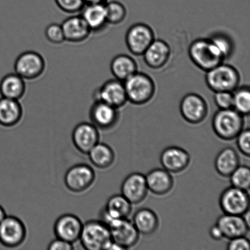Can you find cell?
I'll return each mask as SVG.
<instances>
[{
	"label": "cell",
	"mask_w": 250,
	"mask_h": 250,
	"mask_svg": "<svg viewBox=\"0 0 250 250\" xmlns=\"http://www.w3.org/2000/svg\"><path fill=\"white\" fill-rule=\"evenodd\" d=\"M79 241L83 249L87 250H111L113 243L108 227L101 220L83 224Z\"/></svg>",
	"instance_id": "6da1fadb"
},
{
	"label": "cell",
	"mask_w": 250,
	"mask_h": 250,
	"mask_svg": "<svg viewBox=\"0 0 250 250\" xmlns=\"http://www.w3.org/2000/svg\"><path fill=\"white\" fill-rule=\"evenodd\" d=\"M206 83L212 91L233 92L239 87L241 75L233 66L222 62L206 72Z\"/></svg>",
	"instance_id": "7a4b0ae2"
},
{
	"label": "cell",
	"mask_w": 250,
	"mask_h": 250,
	"mask_svg": "<svg viewBox=\"0 0 250 250\" xmlns=\"http://www.w3.org/2000/svg\"><path fill=\"white\" fill-rule=\"evenodd\" d=\"M212 126L219 138L232 141L244 129V116L234 108L219 109L213 116Z\"/></svg>",
	"instance_id": "3957f363"
},
{
	"label": "cell",
	"mask_w": 250,
	"mask_h": 250,
	"mask_svg": "<svg viewBox=\"0 0 250 250\" xmlns=\"http://www.w3.org/2000/svg\"><path fill=\"white\" fill-rule=\"evenodd\" d=\"M188 55L192 62L206 72L225 61L209 39H198L193 41L188 48Z\"/></svg>",
	"instance_id": "277c9868"
},
{
	"label": "cell",
	"mask_w": 250,
	"mask_h": 250,
	"mask_svg": "<svg viewBox=\"0 0 250 250\" xmlns=\"http://www.w3.org/2000/svg\"><path fill=\"white\" fill-rule=\"evenodd\" d=\"M127 102L143 105L153 99L156 85L151 77L138 71L124 82Z\"/></svg>",
	"instance_id": "5b68a950"
},
{
	"label": "cell",
	"mask_w": 250,
	"mask_h": 250,
	"mask_svg": "<svg viewBox=\"0 0 250 250\" xmlns=\"http://www.w3.org/2000/svg\"><path fill=\"white\" fill-rule=\"evenodd\" d=\"M46 61L43 56L34 51H26L17 58L15 72L25 81L38 79L45 73Z\"/></svg>",
	"instance_id": "8992f818"
},
{
	"label": "cell",
	"mask_w": 250,
	"mask_h": 250,
	"mask_svg": "<svg viewBox=\"0 0 250 250\" xmlns=\"http://www.w3.org/2000/svg\"><path fill=\"white\" fill-rule=\"evenodd\" d=\"M104 222L109 228L112 242L121 250L131 248L138 242L139 232L127 218L108 220Z\"/></svg>",
	"instance_id": "52a82bcc"
},
{
	"label": "cell",
	"mask_w": 250,
	"mask_h": 250,
	"mask_svg": "<svg viewBox=\"0 0 250 250\" xmlns=\"http://www.w3.org/2000/svg\"><path fill=\"white\" fill-rule=\"evenodd\" d=\"M96 178L94 169L86 164H78L66 171L64 184L73 193L85 192L94 185Z\"/></svg>",
	"instance_id": "ba28073f"
},
{
	"label": "cell",
	"mask_w": 250,
	"mask_h": 250,
	"mask_svg": "<svg viewBox=\"0 0 250 250\" xmlns=\"http://www.w3.org/2000/svg\"><path fill=\"white\" fill-rule=\"evenodd\" d=\"M219 203L224 214L244 215L249 211L250 195L248 191L231 186L223 191Z\"/></svg>",
	"instance_id": "9c48e42d"
},
{
	"label": "cell",
	"mask_w": 250,
	"mask_h": 250,
	"mask_svg": "<svg viewBox=\"0 0 250 250\" xmlns=\"http://www.w3.org/2000/svg\"><path fill=\"white\" fill-rule=\"evenodd\" d=\"M27 230L24 223L13 215H6L0 223V243L6 248L15 249L25 241Z\"/></svg>",
	"instance_id": "30bf717a"
},
{
	"label": "cell",
	"mask_w": 250,
	"mask_h": 250,
	"mask_svg": "<svg viewBox=\"0 0 250 250\" xmlns=\"http://www.w3.org/2000/svg\"><path fill=\"white\" fill-rule=\"evenodd\" d=\"M155 39L154 31L146 23L132 24L127 29L125 42L130 53L136 56H142Z\"/></svg>",
	"instance_id": "8fae6325"
},
{
	"label": "cell",
	"mask_w": 250,
	"mask_h": 250,
	"mask_svg": "<svg viewBox=\"0 0 250 250\" xmlns=\"http://www.w3.org/2000/svg\"><path fill=\"white\" fill-rule=\"evenodd\" d=\"M94 101H100L120 109L127 102L124 82L116 79L106 81L95 90Z\"/></svg>",
	"instance_id": "7c38bea8"
},
{
	"label": "cell",
	"mask_w": 250,
	"mask_h": 250,
	"mask_svg": "<svg viewBox=\"0 0 250 250\" xmlns=\"http://www.w3.org/2000/svg\"><path fill=\"white\" fill-rule=\"evenodd\" d=\"M180 110L181 116L186 122L198 124L207 117L208 107L207 102L201 95L190 93L181 100Z\"/></svg>",
	"instance_id": "4fadbf2b"
},
{
	"label": "cell",
	"mask_w": 250,
	"mask_h": 250,
	"mask_svg": "<svg viewBox=\"0 0 250 250\" xmlns=\"http://www.w3.org/2000/svg\"><path fill=\"white\" fill-rule=\"evenodd\" d=\"M118 110L104 102L95 100L89 110L91 123L103 131L113 128L119 121Z\"/></svg>",
	"instance_id": "5bb4252c"
},
{
	"label": "cell",
	"mask_w": 250,
	"mask_h": 250,
	"mask_svg": "<svg viewBox=\"0 0 250 250\" xmlns=\"http://www.w3.org/2000/svg\"><path fill=\"white\" fill-rule=\"evenodd\" d=\"M83 223L79 217L72 214L61 215L54 225L56 238L75 244L80 240Z\"/></svg>",
	"instance_id": "9a60e30c"
},
{
	"label": "cell",
	"mask_w": 250,
	"mask_h": 250,
	"mask_svg": "<svg viewBox=\"0 0 250 250\" xmlns=\"http://www.w3.org/2000/svg\"><path fill=\"white\" fill-rule=\"evenodd\" d=\"M99 129L89 122L77 125L72 132V141L75 148L83 154H87L100 142Z\"/></svg>",
	"instance_id": "2e32d148"
},
{
	"label": "cell",
	"mask_w": 250,
	"mask_h": 250,
	"mask_svg": "<svg viewBox=\"0 0 250 250\" xmlns=\"http://www.w3.org/2000/svg\"><path fill=\"white\" fill-rule=\"evenodd\" d=\"M146 176L141 173H132L125 178L122 184L121 194L132 205L143 202L148 194Z\"/></svg>",
	"instance_id": "e0dca14e"
},
{
	"label": "cell",
	"mask_w": 250,
	"mask_h": 250,
	"mask_svg": "<svg viewBox=\"0 0 250 250\" xmlns=\"http://www.w3.org/2000/svg\"><path fill=\"white\" fill-rule=\"evenodd\" d=\"M61 26L64 34L65 40L68 42H84L92 34L91 29L80 14L68 17L63 21Z\"/></svg>",
	"instance_id": "ac0fdd59"
},
{
	"label": "cell",
	"mask_w": 250,
	"mask_h": 250,
	"mask_svg": "<svg viewBox=\"0 0 250 250\" xmlns=\"http://www.w3.org/2000/svg\"><path fill=\"white\" fill-rule=\"evenodd\" d=\"M189 154L178 146H169L164 149L160 156L163 168L170 173H180L185 170L190 163Z\"/></svg>",
	"instance_id": "d6986e66"
},
{
	"label": "cell",
	"mask_w": 250,
	"mask_h": 250,
	"mask_svg": "<svg viewBox=\"0 0 250 250\" xmlns=\"http://www.w3.org/2000/svg\"><path fill=\"white\" fill-rule=\"evenodd\" d=\"M225 238L246 236L250 230V224L244 215L224 214L218 218L216 224Z\"/></svg>",
	"instance_id": "ffe728a7"
},
{
	"label": "cell",
	"mask_w": 250,
	"mask_h": 250,
	"mask_svg": "<svg viewBox=\"0 0 250 250\" xmlns=\"http://www.w3.org/2000/svg\"><path fill=\"white\" fill-rule=\"evenodd\" d=\"M171 49L168 44L162 39H154L143 54L144 62L152 69H160L170 59Z\"/></svg>",
	"instance_id": "44dd1931"
},
{
	"label": "cell",
	"mask_w": 250,
	"mask_h": 250,
	"mask_svg": "<svg viewBox=\"0 0 250 250\" xmlns=\"http://www.w3.org/2000/svg\"><path fill=\"white\" fill-rule=\"evenodd\" d=\"M132 204L122 194L112 195L100 213V220L126 219L131 214Z\"/></svg>",
	"instance_id": "7402d4cb"
},
{
	"label": "cell",
	"mask_w": 250,
	"mask_h": 250,
	"mask_svg": "<svg viewBox=\"0 0 250 250\" xmlns=\"http://www.w3.org/2000/svg\"><path fill=\"white\" fill-rule=\"evenodd\" d=\"M148 191L158 195L167 194L172 189L173 178L164 168H154L146 176Z\"/></svg>",
	"instance_id": "603a6c76"
},
{
	"label": "cell",
	"mask_w": 250,
	"mask_h": 250,
	"mask_svg": "<svg viewBox=\"0 0 250 250\" xmlns=\"http://www.w3.org/2000/svg\"><path fill=\"white\" fill-rule=\"evenodd\" d=\"M23 116V106L19 100L4 97L0 99V125L7 127L16 126Z\"/></svg>",
	"instance_id": "cb8c5ba5"
},
{
	"label": "cell",
	"mask_w": 250,
	"mask_h": 250,
	"mask_svg": "<svg viewBox=\"0 0 250 250\" xmlns=\"http://www.w3.org/2000/svg\"><path fill=\"white\" fill-rule=\"evenodd\" d=\"M105 3L85 4L80 15L93 33H99L107 23Z\"/></svg>",
	"instance_id": "d4e9b609"
},
{
	"label": "cell",
	"mask_w": 250,
	"mask_h": 250,
	"mask_svg": "<svg viewBox=\"0 0 250 250\" xmlns=\"http://www.w3.org/2000/svg\"><path fill=\"white\" fill-rule=\"evenodd\" d=\"M26 92V81L16 72L5 75L0 82L1 97L21 100Z\"/></svg>",
	"instance_id": "484cf974"
},
{
	"label": "cell",
	"mask_w": 250,
	"mask_h": 250,
	"mask_svg": "<svg viewBox=\"0 0 250 250\" xmlns=\"http://www.w3.org/2000/svg\"><path fill=\"white\" fill-rule=\"evenodd\" d=\"M110 68L115 79L122 82L138 71L136 61L131 56L125 54L115 56L111 61Z\"/></svg>",
	"instance_id": "4316f807"
},
{
	"label": "cell",
	"mask_w": 250,
	"mask_h": 250,
	"mask_svg": "<svg viewBox=\"0 0 250 250\" xmlns=\"http://www.w3.org/2000/svg\"><path fill=\"white\" fill-rule=\"evenodd\" d=\"M214 164L215 170L220 175L229 177L240 165L239 154L232 147H225L218 153Z\"/></svg>",
	"instance_id": "83f0119b"
},
{
	"label": "cell",
	"mask_w": 250,
	"mask_h": 250,
	"mask_svg": "<svg viewBox=\"0 0 250 250\" xmlns=\"http://www.w3.org/2000/svg\"><path fill=\"white\" fill-rule=\"evenodd\" d=\"M132 222L139 234L144 235L154 233L159 226L158 215L148 208H141L137 210Z\"/></svg>",
	"instance_id": "f1b7e54d"
},
{
	"label": "cell",
	"mask_w": 250,
	"mask_h": 250,
	"mask_svg": "<svg viewBox=\"0 0 250 250\" xmlns=\"http://www.w3.org/2000/svg\"><path fill=\"white\" fill-rule=\"evenodd\" d=\"M92 165L98 168L106 169L114 164L115 153L111 146L99 142L87 154Z\"/></svg>",
	"instance_id": "f546056e"
},
{
	"label": "cell",
	"mask_w": 250,
	"mask_h": 250,
	"mask_svg": "<svg viewBox=\"0 0 250 250\" xmlns=\"http://www.w3.org/2000/svg\"><path fill=\"white\" fill-rule=\"evenodd\" d=\"M104 4L108 24L117 25L125 21L127 11L124 4L119 1H107Z\"/></svg>",
	"instance_id": "4dcf8cb0"
},
{
	"label": "cell",
	"mask_w": 250,
	"mask_h": 250,
	"mask_svg": "<svg viewBox=\"0 0 250 250\" xmlns=\"http://www.w3.org/2000/svg\"><path fill=\"white\" fill-rule=\"evenodd\" d=\"M233 108L240 114L249 116L250 112V90L249 86L237 87L233 92Z\"/></svg>",
	"instance_id": "1f68e13d"
},
{
	"label": "cell",
	"mask_w": 250,
	"mask_h": 250,
	"mask_svg": "<svg viewBox=\"0 0 250 250\" xmlns=\"http://www.w3.org/2000/svg\"><path fill=\"white\" fill-rule=\"evenodd\" d=\"M229 177L232 186L249 192L250 187V169L249 166L239 165Z\"/></svg>",
	"instance_id": "d6a6232c"
},
{
	"label": "cell",
	"mask_w": 250,
	"mask_h": 250,
	"mask_svg": "<svg viewBox=\"0 0 250 250\" xmlns=\"http://www.w3.org/2000/svg\"><path fill=\"white\" fill-rule=\"evenodd\" d=\"M209 39L219 51L224 60L229 58L232 55L234 43L229 36L219 33L214 34Z\"/></svg>",
	"instance_id": "836d02e7"
},
{
	"label": "cell",
	"mask_w": 250,
	"mask_h": 250,
	"mask_svg": "<svg viewBox=\"0 0 250 250\" xmlns=\"http://www.w3.org/2000/svg\"><path fill=\"white\" fill-rule=\"evenodd\" d=\"M45 36L46 40L53 45H61L65 42L62 26L58 23L49 24L45 29Z\"/></svg>",
	"instance_id": "e575fe53"
},
{
	"label": "cell",
	"mask_w": 250,
	"mask_h": 250,
	"mask_svg": "<svg viewBox=\"0 0 250 250\" xmlns=\"http://www.w3.org/2000/svg\"><path fill=\"white\" fill-rule=\"evenodd\" d=\"M55 1L61 11L70 15L80 14L85 5L84 0H55Z\"/></svg>",
	"instance_id": "d590c367"
},
{
	"label": "cell",
	"mask_w": 250,
	"mask_h": 250,
	"mask_svg": "<svg viewBox=\"0 0 250 250\" xmlns=\"http://www.w3.org/2000/svg\"><path fill=\"white\" fill-rule=\"evenodd\" d=\"M214 102L219 109L233 108V92L226 91L215 92Z\"/></svg>",
	"instance_id": "8d00e7d4"
},
{
	"label": "cell",
	"mask_w": 250,
	"mask_h": 250,
	"mask_svg": "<svg viewBox=\"0 0 250 250\" xmlns=\"http://www.w3.org/2000/svg\"><path fill=\"white\" fill-rule=\"evenodd\" d=\"M237 146L239 150L244 155L249 157L250 155V131L249 128L243 129L236 137Z\"/></svg>",
	"instance_id": "74e56055"
},
{
	"label": "cell",
	"mask_w": 250,
	"mask_h": 250,
	"mask_svg": "<svg viewBox=\"0 0 250 250\" xmlns=\"http://www.w3.org/2000/svg\"><path fill=\"white\" fill-rule=\"evenodd\" d=\"M227 249L228 250H250L249 239H247L246 236L237 237L229 239Z\"/></svg>",
	"instance_id": "f35d334b"
},
{
	"label": "cell",
	"mask_w": 250,
	"mask_h": 250,
	"mask_svg": "<svg viewBox=\"0 0 250 250\" xmlns=\"http://www.w3.org/2000/svg\"><path fill=\"white\" fill-rule=\"evenodd\" d=\"M74 249L73 244L58 238L51 241L48 247L49 250H72Z\"/></svg>",
	"instance_id": "ab89813d"
},
{
	"label": "cell",
	"mask_w": 250,
	"mask_h": 250,
	"mask_svg": "<svg viewBox=\"0 0 250 250\" xmlns=\"http://www.w3.org/2000/svg\"><path fill=\"white\" fill-rule=\"evenodd\" d=\"M210 237L215 241H220L224 238V236L220 228L216 224L213 225L209 230Z\"/></svg>",
	"instance_id": "60d3db41"
},
{
	"label": "cell",
	"mask_w": 250,
	"mask_h": 250,
	"mask_svg": "<svg viewBox=\"0 0 250 250\" xmlns=\"http://www.w3.org/2000/svg\"><path fill=\"white\" fill-rule=\"evenodd\" d=\"M85 4L105 3L107 0H84Z\"/></svg>",
	"instance_id": "b9f144b4"
},
{
	"label": "cell",
	"mask_w": 250,
	"mask_h": 250,
	"mask_svg": "<svg viewBox=\"0 0 250 250\" xmlns=\"http://www.w3.org/2000/svg\"><path fill=\"white\" fill-rule=\"evenodd\" d=\"M6 212H5V210L4 208L0 205V223L2 221V220L4 219L6 216Z\"/></svg>",
	"instance_id": "7bdbcfd3"
}]
</instances>
